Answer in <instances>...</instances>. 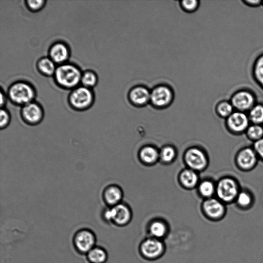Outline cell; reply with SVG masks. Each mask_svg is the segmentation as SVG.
Here are the masks:
<instances>
[{
	"instance_id": "cell-2",
	"label": "cell",
	"mask_w": 263,
	"mask_h": 263,
	"mask_svg": "<svg viewBox=\"0 0 263 263\" xmlns=\"http://www.w3.org/2000/svg\"><path fill=\"white\" fill-rule=\"evenodd\" d=\"M82 73L80 69L72 64H63L59 66L54 73L55 79L60 86L73 88L81 81Z\"/></svg>"
},
{
	"instance_id": "cell-24",
	"label": "cell",
	"mask_w": 263,
	"mask_h": 263,
	"mask_svg": "<svg viewBox=\"0 0 263 263\" xmlns=\"http://www.w3.org/2000/svg\"><path fill=\"white\" fill-rule=\"evenodd\" d=\"M248 116L251 123L263 125V105L255 104L248 111Z\"/></svg>"
},
{
	"instance_id": "cell-25",
	"label": "cell",
	"mask_w": 263,
	"mask_h": 263,
	"mask_svg": "<svg viewBox=\"0 0 263 263\" xmlns=\"http://www.w3.org/2000/svg\"><path fill=\"white\" fill-rule=\"evenodd\" d=\"M37 67L43 74L47 76L54 74L57 68L55 66V63L48 58L41 59L38 62Z\"/></svg>"
},
{
	"instance_id": "cell-28",
	"label": "cell",
	"mask_w": 263,
	"mask_h": 263,
	"mask_svg": "<svg viewBox=\"0 0 263 263\" xmlns=\"http://www.w3.org/2000/svg\"><path fill=\"white\" fill-rule=\"evenodd\" d=\"M181 9L187 13H193L199 9L200 1L199 0H182L179 1Z\"/></svg>"
},
{
	"instance_id": "cell-34",
	"label": "cell",
	"mask_w": 263,
	"mask_h": 263,
	"mask_svg": "<svg viewBox=\"0 0 263 263\" xmlns=\"http://www.w3.org/2000/svg\"><path fill=\"white\" fill-rule=\"evenodd\" d=\"M45 1L43 0L27 1V4L28 8L33 11L40 9L43 6Z\"/></svg>"
},
{
	"instance_id": "cell-16",
	"label": "cell",
	"mask_w": 263,
	"mask_h": 263,
	"mask_svg": "<svg viewBox=\"0 0 263 263\" xmlns=\"http://www.w3.org/2000/svg\"><path fill=\"white\" fill-rule=\"evenodd\" d=\"M254 201L253 193L248 189L241 188L234 203L238 209L248 210L253 206Z\"/></svg>"
},
{
	"instance_id": "cell-15",
	"label": "cell",
	"mask_w": 263,
	"mask_h": 263,
	"mask_svg": "<svg viewBox=\"0 0 263 263\" xmlns=\"http://www.w3.org/2000/svg\"><path fill=\"white\" fill-rule=\"evenodd\" d=\"M185 161L193 170H201L208 164V159L204 153L197 148L189 149L185 154Z\"/></svg>"
},
{
	"instance_id": "cell-1",
	"label": "cell",
	"mask_w": 263,
	"mask_h": 263,
	"mask_svg": "<svg viewBox=\"0 0 263 263\" xmlns=\"http://www.w3.org/2000/svg\"><path fill=\"white\" fill-rule=\"evenodd\" d=\"M241 189L237 179L231 176H227L218 181L215 194L218 199L226 204H228L234 203Z\"/></svg>"
},
{
	"instance_id": "cell-18",
	"label": "cell",
	"mask_w": 263,
	"mask_h": 263,
	"mask_svg": "<svg viewBox=\"0 0 263 263\" xmlns=\"http://www.w3.org/2000/svg\"><path fill=\"white\" fill-rule=\"evenodd\" d=\"M102 194L104 202L110 206L119 204L122 198L121 190L115 185H109L106 187Z\"/></svg>"
},
{
	"instance_id": "cell-6",
	"label": "cell",
	"mask_w": 263,
	"mask_h": 263,
	"mask_svg": "<svg viewBox=\"0 0 263 263\" xmlns=\"http://www.w3.org/2000/svg\"><path fill=\"white\" fill-rule=\"evenodd\" d=\"M225 124L229 133L240 135L245 133L251 123L246 112L235 110L226 119Z\"/></svg>"
},
{
	"instance_id": "cell-33",
	"label": "cell",
	"mask_w": 263,
	"mask_h": 263,
	"mask_svg": "<svg viewBox=\"0 0 263 263\" xmlns=\"http://www.w3.org/2000/svg\"><path fill=\"white\" fill-rule=\"evenodd\" d=\"M252 147L255 150L259 160L263 162V138L253 143Z\"/></svg>"
},
{
	"instance_id": "cell-30",
	"label": "cell",
	"mask_w": 263,
	"mask_h": 263,
	"mask_svg": "<svg viewBox=\"0 0 263 263\" xmlns=\"http://www.w3.org/2000/svg\"><path fill=\"white\" fill-rule=\"evenodd\" d=\"M254 74L256 80L263 87V55L259 57L254 65Z\"/></svg>"
},
{
	"instance_id": "cell-11",
	"label": "cell",
	"mask_w": 263,
	"mask_h": 263,
	"mask_svg": "<svg viewBox=\"0 0 263 263\" xmlns=\"http://www.w3.org/2000/svg\"><path fill=\"white\" fill-rule=\"evenodd\" d=\"M164 246L161 239L151 237L144 239L140 244L141 254L148 259L159 257L164 252Z\"/></svg>"
},
{
	"instance_id": "cell-12",
	"label": "cell",
	"mask_w": 263,
	"mask_h": 263,
	"mask_svg": "<svg viewBox=\"0 0 263 263\" xmlns=\"http://www.w3.org/2000/svg\"><path fill=\"white\" fill-rule=\"evenodd\" d=\"M202 208L206 217L213 220L222 219L227 212L226 204L217 197L206 199Z\"/></svg>"
},
{
	"instance_id": "cell-32",
	"label": "cell",
	"mask_w": 263,
	"mask_h": 263,
	"mask_svg": "<svg viewBox=\"0 0 263 263\" xmlns=\"http://www.w3.org/2000/svg\"><path fill=\"white\" fill-rule=\"evenodd\" d=\"M11 120L9 112L5 109L1 108L0 110V127L1 129L6 128L9 124Z\"/></svg>"
},
{
	"instance_id": "cell-19",
	"label": "cell",
	"mask_w": 263,
	"mask_h": 263,
	"mask_svg": "<svg viewBox=\"0 0 263 263\" xmlns=\"http://www.w3.org/2000/svg\"><path fill=\"white\" fill-rule=\"evenodd\" d=\"M148 231L152 237L161 239L166 235L167 227L163 221L157 220L150 223Z\"/></svg>"
},
{
	"instance_id": "cell-35",
	"label": "cell",
	"mask_w": 263,
	"mask_h": 263,
	"mask_svg": "<svg viewBox=\"0 0 263 263\" xmlns=\"http://www.w3.org/2000/svg\"><path fill=\"white\" fill-rule=\"evenodd\" d=\"M248 5L252 6H256L259 5L260 3L262 2L261 1L259 0H252V1H245L244 2Z\"/></svg>"
},
{
	"instance_id": "cell-29",
	"label": "cell",
	"mask_w": 263,
	"mask_h": 263,
	"mask_svg": "<svg viewBox=\"0 0 263 263\" xmlns=\"http://www.w3.org/2000/svg\"><path fill=\"white\" fill-rule=\"evenodd\" d=\"M81 82L83 86L89 88L96 85L97 82V77L93 72L86 71L82 74Z\"/></svg>"
},
{
	"instance_id": "cell-10",
	"label": "cell",
	"mask_w": 263,
	"mask_h": 263,
	"mask_svg": "<svg viewBox=\"0 0 263 263\" xmlns=\"http://www.w3.org/2000/svg\"><path fill=\"white\" fill-rule=\"evenodd\" d=\"M128 101L136 107H144L150 103L151 89L146 85L138 84L127 92Z\"/></svg>"
},
{
	"instance_id": "cell-5",
	"label": "cell",
	"mask_w": 263,
	"mask_h": 263,
	"mask_svg": "<svg viewBox=\"0 0 263 263\" xmlns=\"http://www.w3.org/2000/svg\"><path fill=\"white\" fill-rule=\"evenodd\" d=\"M9 96L13 103L24 106L32 102L35 93L32 87L28 83L18 82L10 87Z\"/></svg>"
},
{
	"instance_id": "cell-8",
	"label": "cell",
	"mask_w": 263,
	"mask_h": 263,
	"mask_svg": "<svg viewBox=\"0 0 263 263\" xmlns=\"http://www.w3.org/2000/svg\"><path fill=\"white\" fill-rule=\"evenodd\" d=\"M69 102L74 108L84 110L88 108L93 102V95L89 88L80 86L76 88L69 96Z\"/></svg>"
},
{
	"instance_id": "cell-4",
	"label": "cell",
	"mask_w": 263,
	"mask_h": 263,
	"mask_svg": "<svg viewBox=\"0 0 263 263\" xmlns=\"http://www.w3.org/2000/svg\"><path fill=\"white\" fill-rule=\"evenodd\" d=\"M259 158L252 146H245L236 153L234 162L238 170L242 172H250L257 166Z\"/></svg>"
},
{
	"instance_id": "cell-9",
	"label": "cell",
	"mask_w": 263,
	"mask_h": 263,
	"mask_svg": "<svg viewBox=\"0 0 263 263\" xmlns=\"http://www.w3.org/2000/svg\"><path fill=\"white\" fill-rule=\"evenodd\" d=\"M103 217L107 221L118 226H124L130 221L131 214L126 205L119 203L106 210Z\"/></svg>"
},
{
	"instance_id": "cell-13",
	"label": "cell",
	"mask_w": 263,
	"mask_h": 263,
	"mask_svg": "<svg viewBox=\"0 0 263 263\" xmlns=\"http://www.w3.org/2000/svg\"><path fill=\"white\" fill-rule=\"evenodd\" d=\"M21 117L26 124L35 125L42 121L44 112L40 105L31 102L23 106L21 110Z\"/></svg>"
},
{
	"instance_id": "cell-20",
	"label": "cell",
	"mask_w": 263,
	"mask_h": 263,
	"mask_svg": "<svg viewBox=\"0 0 263 263\" xmlns=\"http://www.w3.org/2000/svg\"><path fill=\"white\" fill-rule=\"evenodd\" d=\"M86 256L90 263H104L107 259L106 250L101 247L95 246L87 254Z\"/></svg>"
},
{
	"instance_id": "cell-21",
	"label": "cell",
	"mask_w": 263,
	"mask_h": 263,
	"mask_svg": "<svg viewBox=\"0 0 263 263\" xmlns=\"http://www.w3.org/2000/svg\"><path fill=\"white\" fill-rule=\"evenodd\" d=\"M180 179L182 185L186 187L191 188L197 184L198 176L194 170L187 169L181 172Z\"/></svg>"
},
{
	"instance_id": "cell-36",
	"label": "cell",
	"mask_w": 263,
	"mask_h": 263,
	"mask_svg": "<svg viewBox=\"0 0 263 263\" xmlns=\"http://www.w3.org/2000/svg\"><path fill=\"white\" fill-rule=\"evenodd\" d=\"M1 107L3 108V105L5 103V99L4 98V95L2 92H1Z\"/></svg>"
},
{
	"instance_id": "cell-3",
	"label": "cell",
	"mask_w": 263,
	"mask_h": 263,
	"mask_svg": "<svg viewBox=\"0 0 263 263\" xmlns=\"http://www.w3.org/2000/svg\"><path fill=\"white\" fill-rule=\"evenodd\" d=\"M174 99V90L167 84L160 83L151 89L150 104L156 108L168 107Z\"/></svg>"
},
{
	"instance_id": "cell-22",
	"label": "cell",
	"mask_w": 263,
	"mask_h": 263,
	"mask_svg": "<svg viewBox=\"0 0 263 263\" xmlns=\"http://www.w3.org/2000/svg\"><path fill=\"white\" fill-rule=\"evenodd\" d=\"M245 134L249 140L255 142L263 138V125L251 123Z\"/></svg>"
},
{
	"instance_id": "cell-14",
	"label": "cell",
	"mask_w": 263,
	"mask_h": 263,
	"mask_svg": "<svg viewBox=\"0 0 263 263\" xmlns=\"http://www.w3.org/2000/svg\"><path fill=\"white\" fill-rule=\"evenodd\" d=\"M231 103L235 110L246 112L255 105V98L250 92L241 90L233 96Z\"/></svg>"
},
{
	"instance_id": "cell-27",
	"label": "cell",
	"mask_w": 263,
	"mask_h": 263,
	"mask_svg": "<svg viewBox=\"0 0 263 263\" xmlns=\"http://www.w3.org/2000/svg\"><path fill=\"white\" fill-rule=\"evenodd\" d=\"M234 109L231 103L226 101L220 102L216 107L217 115L226 119L234 112Z\"/></svg>"
},
{
	"instance_id": "cell-31",
	"label": "cell",
	"mask_w": 263,
	"mask_h": 263,
	"mask_svg": "<svg viewBox=\"0 0 263 263\" xmlns=\"http://www.w3.org/2000/svg\"><path fill=\"white\" fill-rule=\"evenodd\" d=\"M176 153L174 148L170 146L162 148L160 154L161 160L165 162L172 161L175 157Z\"/></svg>"
},
{
	"instance_id": "cell-7",
	"label": "cell",
	"mask_w": 263,
	"mask_h": 263,
	"mask_svg": "<svg viewBox=\"0 0 263 263\" xmlns=\"http://www.w3.org/2000/svg\"><path fill=\"white\" fill-rule=\"evenodd\" d=\"M96 242L95 234L91 230L88 229L78 230L73 238L74 247L81 254H86L95 247Z\"/></svg>"
},
{
	"instance_id": "cell-26",
	"label": "cell",
	"mask_w": 263,
	"mask_h": 263,
	"mask_svg": "<svg viewBox=\"0 0 263 263\" xmlns=\"http://www.w3.org/2000/svg\"><path fill=\"white\" fill-rule=\"evenodd\" d=\"M216 184L212 181L206 180L203 181L199 186V191L201 195L207 199L213 197L216 194Z\"/></svg>"
},
{
	"instance_id": "cell-17",
	"label": "cell",
	"mask_w": 263,
	"mask_h": 263,
	"mask_svg": "<svg viewBox=\"0 0 263 263\" xmlns=\"http://www.w3.org/2000/svg\"><path fill=\"white\" fill-rule=\"evenodd\" d=\"M69 50L62 43L53 45L49 50L50 58L56 63L61 64L66 61L69 57Z\"/></svg>"
},
{
	"instance_id": "cell-23",
	"label": "cell",
	"mask_w": 263,
	"mask_h": 263,
	"mask_svg": "<svg viewBox=\"0 0 263 263\" xmlns=\"http://www.w3.org/2000/svg\"><path fill=\"white\" fill-rule=\"evenodd\" d=\"M159 156L157 149L151 146H145L140 152L141 159L146 163L152 164L156 161Z\"/></svg>"
}]
</instances>
